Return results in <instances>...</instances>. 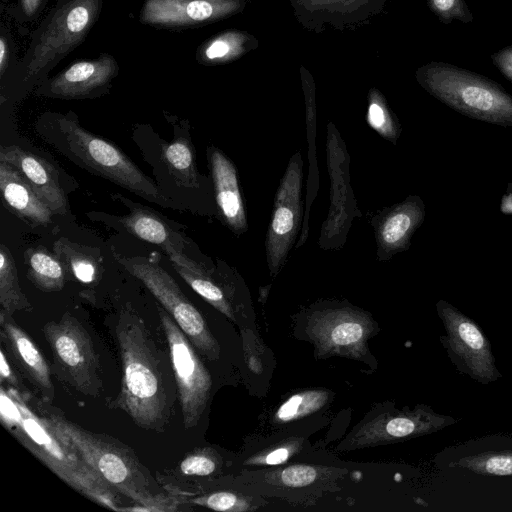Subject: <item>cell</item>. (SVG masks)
Wrapping results in <instances>:
<instances>
[{"instance_id":"484cf974","label":"cell","mask_w":512,"mask_h":512,"mask_svg":"<svg viewBox=\"0 0 512 512\" xmlns=\"http://www.w3.org/2000/svg\"><path fill=\"white\" fill-rule=\"evenodd\" d=\"M454 466L490 476L512 475V450L486 451L462 457Z\"/></svg>"},{"instance_id":"836d02e7","label":"cell","mask_w":512,"mask_h":512,"mask_svg":"<svg viewBox=\"0 0 512 512\" xmlns=\"http://www.w3.org/2000/svg\"><path fill=\"white\" fill-rule=\"evenodd\" d=\"M491 59L500 73L512 82V45L493 53Z\"/></svg>"},{"instance_id":"5b68a950","label":"cell","mask_w":512,"mask_h":512,"mask_svg":"<svg viewBox=\"0 0 512 512\" xmlns=\"http://www.w3.org/2000/svg\"><path fill=\"white\" fill-rule=\"evenodd\" d=\"M419 81L432 96L463 115L512 126V95L490 78L450 63L432 62L419 72Z\"/></svg>"},{"instance_id":"ab89813d","label":"cell","mask_w":512,"mask_h":512,"mask_svg":"<svg viewBox=\"0 0 512 512\" xmlns=\"http://www.w3.org/2000/svg\"><path fill=\"white\" fill-rule=\"evenodd\" d=\"M501 211L504 214H512V192L503 195L501 202Z\"/></svg>"},{"instance_id":"8d00e7d4","label":"cell","mask_w":512,"mask_h":512,"mask_svg":"<svg viewBox=\"0 0 512 512\" xmlns=\"http://www.w3.org/2000/svg\"><path fill=\"white\" fill-rule=\"evenodd\" d=\"M289 456V451L286 448H279L267 455L265 462L269 465L280 464L284 462Z\"/></svg>"},{"instance_id":"6da1fadb","label":"cell","mask_w":512,"mask_h":512,"mask_svg":"<svg viewBox=\"0 0 512 512\" xmlns=\"http://www.w3.org/2000/svg\"><path fill=\"white\" fill-rule=\"evenodd\" d=\"M123 378L114 406L146 430L161 432L169 423L173 406L170 373L143 320L121 314L115 325Z\"/></svg>"},{"instance_id":"d590c367","label":"cell","mask_w":512,"mask_h":512,"mask_svg":"<svg viewBox=\"0 0 512 512\" xmlns=\"http://www.w3.org/2000/svg\"><path fill=\"white\" fill-rule=\"evenodd\" d=\"M230 52V45L224 39L212 41L204 50V57L208 60L221 59Z\"/></svg>"},{"instance_id":"74e56055","label":"cell","mask_w":512,"mask_h":512,"mask_svg":"<svg viewBox=\"0 0 512 512\" xmlns=\"http://www.w3.org/2000/svg\"><path fill=\"white\" fill-rule=\"evenodd\" d=\"M42 0H21V5L23 12L27 16H32L36 13L39 6L41 5Z\"/></svg>"},{"instance_id":"9c48e42d","label":"cell","mask_w":512,"mask_h":512,"mask_svg":"<svg viewBox=\"0 0 512 512\" xmlns=\"http://www.w3.org/2000/svg\"><path fill=\"white\" fill-rule=\"evenodd\" d=\"M303 160L300 151L287 164L274 197L273 210L265 240L266 261L272 277L278 275L287 261L302 227Z\"/></svg>"},{"instance_id":"f35d334b","label":"cell","mask_w":512,"mask_h":512,"mask_svg":"<svg viewBox=\"0 0 512 512\" xmlns=\"http://www.w3.org/2000/svg\"><path fill=\"white\" fill-rule=\"evenodd\" d=\"M7 59H8L7 45H6L4 38H1L0 39V71H1V74L4 71V67L6 65Z\"/></svg>"},{"instance_id":"5bb4252c","label":"cell","mask_w":512,"mask_h":512,"mask_svg":"<svg viewBox=\"0 0 512 512\" xmlns=\"http://www.w3.org/2000/svg\"><path fill=\"white\" fill-rule=\"evenodd\" d=\"M1 345L18 371L42 394L45 401L54 399L50 367L30 336L15 322L12 315L1 309Z\"/></svg>"},{"instance_id":"ba28073f","label":"cell","mask_w":512,"mask_h":512,"mask_svg":"<svg viewBox=\"0 0 512 512\" xmlns=\"http://www.w3.org/2000/svg\"><path fill=\"white\" fill-rule=\"evenodd\" d=\"M162 329L169 347L170 362L186 429L195 427L208 403L211 377L195 351V346L172 316L159 309Z\"/></svg>"},{"instance_id":"e575fe53","label":"cell","mask_w":512,"mask_h":512,"mask_svg":"<svg viewBox=\"0 0 512 512\" xmlns=\"http://www.w3.org/2000/svg\"><path fill=\"white\" fill-rule=\"evenodd\" d=\"M1 365H0V375L1 382L9 385V388H13L15 390L20 391V384L17 379V376L13 373L11 366L6 358L4 348L1 347Z\"/></svg>"},{"instance_id":"7402d4cb","label":"cell","mask_w":512,"mask_h":512,"mask_svg":"<svg viewBox=\"0 0 512 512\" xmlns=\"http://www.w3.org/2000/svg\"><path fill=\"white\" fill-rule=\"evenodd\" d=\"M53 252L66 271L78 281L90 284L101 276L103 269L97 249L60 238L54 243Z\"/></svg>"},{"instance_id":"d4e9b609","label":"cell","mask_w":512,"mask_h":512,"mask_svg":"<svg viewBox=\"0 0 512 512\" xmlns=\"http://www.w3.org/2000/svg\"><path fill=\"white\" fill-rule=\"evenodd\" d=\"M0 304L1 309L11 315L32 309L21 290L14 258L5 244L0 245Z\"/></svg>"},{"instance_id":"30bf717a","label":"cell","mask_w":512,"mask_h":512,"mask_svg":"<svg viewBox=\"0 0 512 512\" xmlns=\"http://www.w3.org/2000/svg\"><path fill=\"white\" fill-rule=\"evenodd\" d=\"M436 307L446 331L440 340L456 369L482 384L499 379L490 341L480 327L444 300Z\"/></svg>"},{"instance_id":"ac0fdd59","label":"cell","mask_w":512,"mask_h":512,"mask_svg":"<svg viewBox=\"0 0 512 512\" xmlns=\"http://www.w3.org/2000/svg\"><path fill=\"white\" fill-rule=\"evenodd\" d=\"M117 71L115 59L108 54L93 60L79 61L51 80L49 93L65 99L85 98L107 85Z\"/></svg>"},{"instance_id":"4316f807","label":"cell","mask_w":512,"mask_h":512,"mask_svg":"<svg viewBox=\"0 0 512 512\" xmlns=\"http://www.w3.org/2000/svg\"><path fill=\"white\" fill-rule=\"evenodd\" d=\"M325 399L323 392L309 391L296 394L280 406L276 417L281 421L297 419L320 408Z\"/></svg>"},{"instance_id":"3957f363","label":"cell","mask_w":512,"mask_h":512,"mask_svg":"<svg viewBox=\"0 0 512 512\" xmlns=\"http://www.w3.org/2000/svg\"><path fill=\"white\" fill-rule=\"evenodd\" d=\"M39 413L53 430L117 492L141 505L139 510H165L166 499L134 451L107 435L88 431L47 405Z\"/></svg>"},{"instance_id":"f1b7e54d","label":"cell","mask_w":512,"mask_h":512,"mask_svg":"<svg viewBox=\"0 0 512 512\" xmlns=\"http://www.w3.org/2000/svg\"><path fill=\"white\" fill-rule=\"evenodd\" d=\"M369 126L384 139L396 145L401 128L389 111L378 101H371L367 112Z\"/></svg>"},{"instance_id":"d6a6232c","label":"cell","mask_w":512,"mask_h":512,"mask_svg":"<svg viewBox=\"0 0 512 512\" xmlns=\"http://www.w3.org/2000/svg\"><path fill=\"white\" fill-rule=\"evenodd\" d=\"M317 476L316 470L307 465H293L281 473L282 482L289 487H303L312 483Z\"/></svg>"},{"instance_id":"8992f818","label":"cell","mask_w":512,"mask_h":512,"mask_svg":"<svg viewBox=\"0 0 512 512\" xmlns=\"http://www.w3.org/2000/svg\"><path fill=\"white\" fill-rule=\"evenodd\" d=\"M113 254L117 262L155 296L195 348L209 360H217L219 345L204 318L158 261L140 256L126 257L116 252Z\"/></svg>"},{"instance_id":"277c9868","label":"cell","mask_w":512,"mask_h":512,"mask_svg":"<svg viewBox=\"0 0 512 512\" xmlns=\"http://www.w3.org/2000/svg\"><path fill=\"white\" fill-rule=\"evenodd\" d=\"M39 135L74 164L165 208L180 206L112 142L83 128L71 113L39 123Z\"/></svg>"},{"instance_id":"d6986e66","label":"cell","mask_w":512,"mask_h":512,"mask_svg":"<svg viewBox=\"0 0 512 512\" xmlns=\"http://www.w3.org/2000/svg\"><path fill=\"white\" fill-rule=\"evenodd\" d=\"M0 190L4 206L31 226H46L53 213L22 175L0 161Z\"/></svg>"},{"instance_id":"7c38bea8","label":"cell","mask_w":512,"mask_h":512,"mask_svg":"<svg viewBox=\"0 0 512 512\" xmlns=\"http://www.w3.org/2000/svg\"><path fill=\"white\" fill-rule=\"evenodd\" d=\"M101 8V0H69L52 16L40 36L27 68L34 76L73 50L87 35Z\"/></svg>"},{"instance_id":"9a60e30c","label":"cell","mask_w":512,"mask_h":512,"mask_svg":"<svg viewBox=\"0 0 512 512\" xmlns=\"http://www.w3.org/2000/svg\"><path fill=\"white\" fill-rule=\"evenodd\" d=\"M180 277L202 298L228 318L234 320L232 300L239 276L228 267L217 278L215 269L187 257L184 252L170 249L165 252Z\"/></svg>"},{"instance_id":"4dcf8cb0","label":"cell","mask_w":512,"mask_h":512,"mask_svg":"<svg viewBox=\"0 0 512 512\" xmlns=\"http://www.w3.org/2000/svg\"><path fill=\"white\" fill-rule=\"evenodd\" d=\"M430 9L444 24L459 20L468 24L473 21V15L465 0H428Z\"/></svg>"},{"instance_id":"ffe728a7","label":"cell","mask_w":512,"mask_h":512,"mask_svg":"<svg viewBox=\"0 0 512 512\" xmlns=\"http://www.w3.org/2000/svg\"><path fill=\"white\" fill-rule=\"evenodd\" d=\"M129 209L130 214L123 217H113L126 231L133 236L158 245L164 252L174 249L183 252L185 238L174 231L155 211L134 203L123 195L116 194Z\"/></svg>"},{"instance_id":"f546056e","label":"cell","mask_w":512,"mask_h":512,"mask_svg":"<svg viewBox=\"0 0 512 512\" xmlns=\"http://www.w3.org/2000/svg\"><path fill=\"white\" fill-rule=\"evenodd\" d=\"M217 469L215 457L207 450H196L184 457L177 466V475L181 477H204Z\"/></svg>"},{"instance_id":"60d3db41","label":"cell","mask_w":512,"mask_h":512,"mask_svg":"<svg viewBox=\"0 0 512 512\" xmlns=\"http://www.w3.org/2000/svg\"><path fill=\"white\" fill-rule=\"evenodd\" d=\"M205 1H213V0H205Z\"/></svg>"},{"instance_id":"7a4b0ae2","label":"cell","mask_w":512,"mask_h":512,"mask_svg":"<svg viewBox=\"0 0 512 512\" xmlns=\"http://www.w3.org/2000/svg\"><path fill=\"white\" fill-rule=\"evenodd\" d=\"M3 426L60 479L89 499L113 510L117 492L48 424L38 410L31 409L20 391L1 388Z\"/></svg>"},{"instance_id":"52a82bcc","label":"cell","mask_w":512,"mask_h":512,"mask_svg":"<svg viewBox=\"0 0 512 512\" xmlns=\"http://www.w3.org/2000/svg\"><path fill=\"white\" fill-rule=\"evenodd\" d=\"M57 378L74 390L96 397L101 388L99 360L91 337L81 322L69 313L43 326Z\"/></svg>"},{"instance_id":"4fadbf2b","label":"cell","mask_w":512,"mask_h":512,"mask_svg":"<svg viewBox=\"0 0 512 512\" xmlns=\"http://www.w3.org/2000/svg\"><path fill=\"white\" fill-rule=\"evenodd\" d=\"M425 217V205L417 195L378 211L370 223L376 241V254L380 262L408 250L411 238Z\"/></svg>"},{"instance_id":"44dd1931","label":"cell","mask_w":512,"mask_h":512,"mask_svg":"<svg viewBox=\"0 0 512 512\" xmlns=\"http://www.w3.org/2000/svg\"><path fill=\"white\" fill-rule=\"evenodd\" d=\"M217 7L205 0H146L141 20L161 26H184L212 18Z\"/></svg>"},{"instance_id":"1f68e13d","label":"cell","mask_w":512,"mask_h":512,"mask_svg":"<svg viewBox=\"0 0 512 512\" xmlns=\"http://www.w3.org/2000/svg\"><path fill=\"white\" fill-rule=\"evenodd\" d=\"M190 502L216 511H242L246 509L244 503L236 495L225 491L196 496L191 498Z\"/></svg>"},{"instance_id":"2e32d148","label":"cell","mask_w":512,"mask_h":512,"mask_svg":"<svg viewBox=\"0 0 512 512\" xmlns=\"http://www.w3.org/2000/svg\"><path fill=\"white\" fill-rule=\"evenodd\" d=\"M0 161L15 168L53 214L66 215L68 202L55 168L43 157L19 146H1Z\"/></svg>"},{"instance_id":"e0dca14e","label":"cell","mask_w":512,"mask_h":512,"mask_svg":"<svg viewBox=\"0 0 512 512\" xmlns=\"http://www.w3.org/2000/svg\"><path fill=\"white\" fill-rule=\"evenodd\" d=\"M214 199L222 222L237 236L248 230L245 204L233 162L218 148H207Z\"/></svg>"},{"instance_id":"603a6c76","label":"cell","mask_w":512,"mask_h":512,"mask_svg":"<svg viewBox=\"0 0 512 512\" xmlns=\"http://www.w3.org/2000/svg\"><path fill=\"white\" fill-rule=\"evenodd\" d=\"M162 160L178 185L199 188L201 181L195 162L194 148L189 136H177L170 143H162Z\"/></svg>"},{"instance_id":"8fae6325","label":"cell","mask_w":512,"mask_h":512,"mask_svg":"<svg viewBox=\"0 0 512 512\" xmlns=\"http://www.w3.org/2000/svg\"><path fill=\"white\" fill-rule=\"evenodd\" d=\"M327 167L331 181L330 207L322 224L318 244L322 249H340L346 242L351 223L361 217L350 185V157L338 130L327 127Z\"/></svg>"},{"instance_id":"83f0119b","label":"cell","mask_w":512,"mask_h":512,"mask_svg":"<svg viewBox=\"0 0 512 512\" xmlns=\"http://www.w3.org/2000/svg\"><path fill=\"white\" fill-rule=\"evenodd\" d=\"M338 311L337 320L329 331V341L336 347H349L359 344L364 337V327L358 319Z\"/></svg>"},{"instance_id":"cb8c5ba5","label":"cell","mask_w":512,"mask_h":512,"mask_svg":"<svg viewBox=\"0 0 512 512\" xmlns=\"http://www.w3.org/2000/svg\"><path fill=\"white\" fill-rule=\"evenodd\" d=\"M28 279L41 291L57 292L65 285L66 269L53 253L44 247L29 248L25 252Z\"/></svg>"}]
</instances>
